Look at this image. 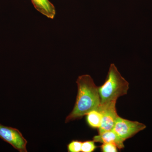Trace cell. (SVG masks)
Instances as JSON below:
<instances>
[{"instance_id": "ba28073f", "label": "cell", "mask_w": 152, "mask_h": 152, "mask_svg": "<svg viewBox=\"0 0 152 152\" xmlns=\"http://www.w3.org/2000/svg\"><path fill=\"white\" fill-rule=\"evenodd\" d=\"M86 115L87 122L91 127L98 129L100 127L102 120V114L100 112L94 110Z\"/></svg>"}, {"instance_id": "8fae6325", "label": "cell", "mask_w": 152, "mask_h": 152, "mask_svg": "<svg viewBox=\"0 0 152 152\" xmlns=\"http://www.w3.org/2000/svg\"><path fill=\"white\" fill-rule=\"evenodd\" d=\"M116 146L111 143H103L101 146V150L103 152H118Z\"/></svg>"}, {"instance_id": "7a4b0ae2", "label": "cell", "mask_w": 152, "mask_h": 152, "mask_svg": "<svg viewBox=\"0 0 152 152\" xmlns=\"http://www.w3.org/2000/svg\"><path fill=\"white\" fill-rule=\"evenodd\" d=\"M129 83L122 76L115 65L111 64L104 84L98 87L101 104L113 101L127 94Z\"/></svg>"}, {"instance_id": "52a82bcc", "label": "cell", "mask_w": 152, "mask_h": 152, "mask_svg": "<svg viewBox=\"0 0 152 152\" xmlns=\"http://www.w3.org/2000/svg\"><path fill=\"white\" fill-rule=\"evenodd\" d=\"M35 8L48 18H54L56 14L55 6L49 0H31Z\"/></svg>"}, {"instance_id": "5b68a950", "label": "cell", "mask_w": 152, "mask_h": 152, "mask_svg": "<svg viewBox=\"0 0 152 152\" xmlns=\"http://www.w3.org/2000/svg\"><path fill=\"white\" fill-rule=\"evenodd\" d=\"M116 101H111L100 105L98 111L102 114V120L100 126L99 128V134L113 129L118 117L116 109Z\"/></svg>"}, {"instance_id": "8992f818", "label": "cell", "mask_w": 152, "mask_h": 152, "mask_svg": "<svg viewBox=\"0 0 152 152\" xmlns=\"http://www.w3.org/2000/svg\"><path fill=\"white\" fill-rule=\"evenodd\" d=\"M93 140L96 142L102 143H111L116 146L119 149L124 148V141L122 140L113 130L107 131L105 132L99 134L93 138Z\"/></svg>"}, {"instance_id": "3957f363", "label": "cell", "mask_w": 152, "mask_h": 152, "mask_svg": "<svg viewBox=\"0 0 152 152\" xmlns=\"http://www.w3.org/2000/svg\"><path fill=\"white\" fill-rule=\"evenodd\" d=\"M146 128V126L142 123L125 119L118 116L112 130L124 141Z\"/></svg>"}, {"instance_id": "277c9868", "label": "cell", "mask_w": 152, "mask_h": 152, "mask_svg": "<svg viewBox=\"0 0 152 152\" xmlns=\"http://www.w3.org/2000/svg\"><path fill=\"white\" fill-rule=\"evenodd\" d=\"M0 138L10 144L20 152H27V141L15 128L6 126L0 124Z\"/></svg>"}, {"instance_id": "9c48e42d", "label": "cell", "mask_w": 152, "mask_h": 152, "mask_svg": "<svg viewBox=\"0 0 152 152\" xmlns=\"http://www.w3.org/2000/svg\"><path fill=\"white\" fill-rule=\"evenodd\" d=\"M97 147L93 141H86L82 142L81 151L82 152H92L94 151Z\"/></svg>"}, {"instance_id": "6da1fadb", "label": "cell", "mask_w": 152, "mask_h": 152, "mask_svg": "<svg viewBox=\"0 0 152 152\" xmlns=\"http://www.w3.org/2000/svg\"><path fill=\"white\" fill-rule=\"evenodd\" d=\"M77 94L72 112L66 118L65 123L80 119L94 110H98L101 104L98 87L89 75L79 76L76 81Z\"/></svg>"}, {"instance_id": "30bf717a", "label": "cell", "mask_w": 152, "mask_h": 152, "mask_svg": "<svg viewBox=\"0 0 152 152\" xmlns=\"http://www.w3.org/2000/svg\"><path fill=\"white\" fill-rule=\"evenodd\" d=\"M82 142L77 140H73L68 144V151L69 152H79L81 151Z\"/></svg>"}]
</instances>
